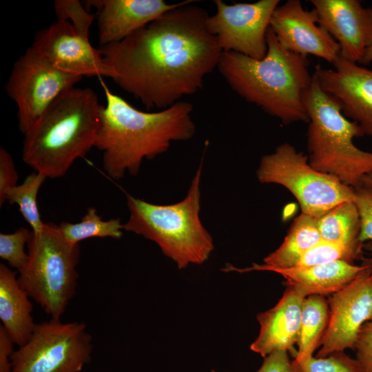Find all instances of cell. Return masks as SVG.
<instances>
[{
    "label": "cell",
    "mask_w": 372,
    "mask_h": 372,
    "mask_svg": "<svg viewBox=\"0 0 372 372\" xmlns=\"http://www.w3.org/2000/svg\"><path fill=\"white\" fill-rule=\"evenodd\" d=\"M186 0L121 41L99 46L111 78L147 109L167 108L196 94L223 50L207 26L208 12Z\"/></svg>",
    "instance_id": "1"
},
{
    "label": "cell",
    "mask_w": 372,
    "mask_h": 372,
    "mask_svg": "<svg viewBox=\"0 0 372 372\" xmlns=\"http://www.w3.org/2000/svg\"><path fill=\"white\" fill-rule=\"evenodd\" d=\"M106 105L100 110L94 147L103 152V165L115 180L138 174L144 159L166 152L172 142L193 137V105L180 101L155 112L138 110L112 93L103 82Z\"/></svg>",
    "instance_id": "2"
},
{
    "label": "cell",
    "mask_w": 372,
    "mask_h": 372,
    "mask_svg": "<svg viewBox=\"0 0 372 372\" xmlns=\"http://www.w3.org/2000/svg\"><path fill=\"white\" fill-rule=\"evenodd\" d=\"M267 43L264 58L223 52L217 68L237 94L284 124L308 123L304 98L313 76L307 58L285 49L269 28Z\"/></svg>",
    "instance_id": "3"
},
{
    "label": "cell",
    "mask_w": 372,
    "mask_h": 372,
    "mask_svg": "<svg viewBox=\"0 0 372 372\" xmlns=\"http://www.w3.org/2000/svg\"><path fill=\"white\" fill-rule=\"evenodd\" d=\"M101 107L89 87H74L62 93L24 134V163L46 178L63 176L94 147Z\"/></svg>",
    "instance_id": "4"
},
{
    "label": "cell",
    "mask_w": 372,
    "mask_h": 372,
    "mask_svg": "<svg viewBox=\"0 0 372 372\" xmlns=\"http://www.w3.org/2000/svg\"><path fill=\"white\" fill-rule=\"evenodd\" d=\"M202 165L201 163L187 196L180 202L156 205L127 196L130 217L123 229L156 242L180 269L190 264H203L214 248L212 237L199 217Z\"/></svg>",
    "instance_id": "5"
},
{
    "label": "cell",
    "mask_w": 372,
    "mask_h": 372,
    "mask_svg": "<svg viewBox=\"0 0 372 372\" xmlns=\"http://www.w3.org/2000/svg\"><path fill=\"white\" fill-rule=\"evenodd\" d=\"M304 102L309 117L307 135L310 164L347 185L358 187L362 178L372 172V152L359 149L353 143L355 138L364 135L363 131L342 114L314 76Z\"/></svg>",
    "instance_id": "6"
},
{
    "label": "cell",
    "mask_w": 372,
    "mask_h": 372,
    "mask_svg": "<svg viewBox=\"0 0 372 372\" xmlns=\"http://www.w3.org/2000/svg\"><path fill=\"white\" fill-rule=\"evenodd\" d=\"M27 246L28 261L19 284L51 318L60 319L76 292L79 245L67 242L59 226L48 223L32 231Z\"/></svg>",
    "instance_id": "7"
},
{
    "label": "cell",
    "mask_w": 372,
    "mask_h": 372,
    "mask_svg": "<svg viewBox=\"0 0 372 372\" xmlns=\"http://www.w3.org/2000/svg\"><path fill=\"white\" fill-rule=\"evenodd\" d=\"M256 176L261 183L286 188L298 200L302 213L315 218L355 198L353 187L314 168L307 156L289 143L261 158Z\"/></svg>",
    "instance_id": "8"
},
{
    "label": "cell",
    "mask_w": 372,
    "mask_h": 372,
    "mask_svg": "<svg viewBox=\"0 0 372 372\" xmlns=\"http://www.w3.org/2000/svg\"><path fill=\"white\" fill-rule=\"evenodd\" d=\"M92 349L85 324L51 318L36 324L28 341L14 351L12 372H80Z\"/></svg>",
    "instance_id": "9"
},
{
    "label": "cell",
    "mask_w": 372,
    "mask_h": 372,
    "mask_svg": "<svg viewBox=\"0 0 372 372\" xmlns=\"http://www.w3.org/2000/svg\"><path fill=\"white\" fill-rule=\"evenodd\" d=\"M81 79L57 70L29 47L14 63L6 85L8 96L17 106L19 131L27 133L49 106Z\"/></svg>",
    "instance_id": "10"
},
{
    "label": "cell",
    "mask_w": 372,
    "mask_h": 372,
    "mask_svg": "<svg viewBox=\"0 0 372 372\" xmlns=\"http://www.w3.org/2000/svg\"><path fill=\"white\" fill-rule=\"evenodd\" d=\"M216 13L209 16L207 26L223 52H234L261 59L267 51V33L279 0L227 4L214 0Z\"/></svg>",
    "instance_id": "11"
},
{
    "label": "cell",
    "mask_w": 372,
    "mask_h": 372,
    "mask_svg": "<svg viewBox=\"0 0 372 372\" xmlns=\"http://www.w3.org/2000/svg\"><path fill=\"white\" fill-rule=\"evenodd\" d=\"M366 267L349 284L331 294L329 321L316 355L324 358L355 347L358 334L372 316V267Z\"/></svg>",
    "instance_id": "12"
},
{
    "label": "cell",
    "mask_w": 372,
    "mask_h": 372,
    "mask_svg": "<svg viewBox=\"0 0 372 372\" xmlns=\"http://www.w3.org/2000/svg\"><path fill=\"white\" fill-rule=\"evenodd\" d=\"M31 47L50 65L79 76L112 77L99 49L78 34L72 23L59 21L36 32Z\"/></svg>",
    "instance_id": "13"
},
{
    "label": "cell",
    "mask_w": 372,
    "mask_h": 372,
    "mask_svg": "<svg viewBox=\"0 0 372 372\" xmlns=\"http://www.w3.org/2000/svg\"><path fill=\"white\" fill-rule=\"evenodd\" d=\"M269 28L286 50L307 57L315 56L334 64L340 57V47L318 23L314 8L307 10L300 0L278 5L270 20Z\"/></svg>",
    "instance_id": "14"
},
{
    "label": "cell",
    "mask_w": 372,
    "mask_h": 372,
    "mask_svg": "<svg viewBox=\"0 0 372 372\" xmlns=\"http://www.w3.org/2000/svg\"><path fill=\"white\" fill-rule=\"evenodd\" d=\"M333 66L330 69L317 65L313 75L342 114L364 134L372 136V70L341 56Z\"/></svg>",
    "instance_id": "15"
},
{
    "label": "cell",
    "mask_w": 372,
    "mask_h": 372,
    "mask_svg": "<svg viewBox=\"0 0 372 372\" xmlns=\"http://www.w3.org/2000/svg\"><path fill=\"white\" fill-rule=\"evenodd\" d=\"M319 24L340 47V56L360 63L372 46V7L359 0H311Z\"/></svg>",
    "instance_id": "16"
},
{
    "label": "cell",
    "mask_w": 372,
    "mask_h": 372,
    "mask_svg": "<svg viewBox=\"0 0 372 372\" xmlns=\"http://www.w3.org/2000/svg\"><path fill=\"white\" fill-rule=\"evenodd\" d=\"M186 1L168 3L164 0H89L97 10L100 45L118 42Z\"/></svg>",
    "instance_id": "17"
},
{
    "label": "cell",
    "mask_w": 372,
    "mask_h": 372,
    "mask_svg": "<svg viewBox=\"0 0 372 372\" xmlns=\"http://www.w3.org/2000/svg\"><path fill=\"white\" fill-rule=\"evenodd\" d=\"M305 298L298 289L287 286L274 307L257 315L260 332L250 349L263 358L276 351H291L295 358Z\"/></svg>",
    "instance_id": "18"
},
{
    "label": "cell",
    "mask_w": 372,
    "mask_h": 372,
    "mask_svg": "<svg viewBox=\"0 0 372 372\" xmlns=\"http://www.w3.org/2000/svg\"><path fill=\"white\" fill-rule=\"evenodd\" d=\"M337 260L307 267L267 268L282 276L287 286L300 290L306 297L333 294L352 281L365 267Z\"/></svg>",
    "instance_id": "19"
},
{
    "label": "cell",
    "mask_w": 372,
    "mask_h": 372,
    "mask_svg": "<svg viewBox=\"0 0 372 372\" xmlns=\"http://www.w3.org/2000/svg\"><path fill=\"white\" fill-rule=\"evenodd\" d=\"M21 287L17 271L0 264V320L14 344L21 347L30 338L36 324L32 304Z\"/></svg>",
    "instance_id": "20"
},
{
    "label": "cell",
    "mask_w": 372,
    "mask_h": 372,
    "mask_svg": "<svg viewBox=\"0 0 372 372\" xmlns=\"http://www.w3.org/2000/svg\"><path fill=\"white\" fill-rule=\"evenodd\" d=\"M321 241L316 218L301 213L292 223L282 244L264 258L263 264L253 263L251 267L242 269L228 265L223 270L242 273L267 268L292 267L308 250Z\"/></svg>",
    "instance_id": "21"
},
{
    "label": "cell",
    "mask_w": 372,
    "mask_h": 372,
    "mask_svg": "<svg viewBox=\"0 0 372 372\" xmlns=\"http://www.w3.org/2000/svg\"><path fill=\"white\" fill-rule=\"evenodd\" d=\"M329 321V304L323 296L304 298L301 313L298 349L293 362L300 364L313 356L320 347Z\"/></svg>",
    "instance_id": "22"
},
{
    "label": "cell",
    "mask_w": 372,
    "mask_h": 372,
    "mask_svg": "<svg viewBox=\"0 0 372 372\" xmlns=\"http://www.w3.org/2000/svg\"><path fill=\"white\" fill-rule=\"evenodd\" d=\"M322 240L349 245H363L359 240L360 218L353 201L335 206L316 218Z\"/></svg>",
    "instance_id": "23"
},
{
    "label": "cell",
    "mask_w": 372,
    "mask_h": 372,
    "mask_svg": "<svg viewBox=\"0 0 372 372\" xmlns=\"http://www.w3.org/2000/svg\"><path fill=\"white\" fill-rule=\"evenodd\" d=\"M58 226L65 240L74 245H79L85 239L94 237L119 239L123 236V229L120 218L103 220L93 207L87 209L80 222H62Z\"/></svg>",
    "instance_id": "24"
},
{
    "label": "cell",
    "mask_w": 372,
    "mask_h": 372,
    "mask_svg": "<svg viewBox=\"0 0 372 372\" xmlns=\"http://www.w3.org/2000/svg\"><path fill=\"white\" fill-rule=\"evenodd\" d=\"M47 178L39 172H33L24 179L21 185L10 189L6 194L5 201L17 204L23 218L34 232L40 231L44 225L37 205V194Z\"/></svg>",
    "instance_id": "25"
},
{
    "label": "cell",
    "mask_w": 372,
    "mask_h": 372,
    "mask_svg": "<svg viewBox=\"0 0 372 372\" xmlns=\"http://www.w3.org/2000/svg\"><path fill=\"white\" fill-rule=\"evenodd\" d=\"M362 245L322 240L308 250L292 267H307L337 260L353 262L361 254Z\"/></svg>",
    "instance_id": "26"
},
{
    "label": "cell",
    "mask_w": 372,
    "mask_h": 372,
    "mask_svg": "<svg viewBox=\"0 0 372 372\" xmlns=\"http://www.w3.org/2000/svg\"><path fill=\"white\" fill-rule=\"evenodd\" d=\"M31 235L32 230L24 227H19L11 234H0V257L19 273L28 261V253L25 251V245H28Z\"/></svg>",
    "instance_id": "27"
},
{
    "label": "cell",
    "mask_w": 372,
    "mask_h": 372,
    "mask_svg": "<svg viewBox=\"0 0 372 372\" xmlns=\"http://www.w3.org/2000/svg\"><path fill=\"white\" fill-rule=\"evenodd\" d=\"M295 365L298 372H363L358 360L344 352L334 353L324 358L313 356Z\"/></svg>",
    "instance_id": "28"
},
{
    "label": "cell",
    "mask_w": 372,
    "mask_h": 372,
    "mask_svg": "<svg viewBox=\"0 0 372 372\" xmlns=\"http://www.w3.org/2000/svg\"><path fill=\"white\" fill-rule=\"evenodd\" d=\"M54 8L57 20H70L76 32L89 39V30L95 15L89 13L79 0H56Z\"/></svg>",
    "instance_id": "29"
},
{
    "label": "cell",
    "mask_w": 372,
    "mask_h": 372,
    "mask_svg": "<svg viewBox=\"0 0 372 372\" xmlns=\"http://www.w3.org/2000/svg\"><path fill=\"white\" fill-rule=\"evenodd\" d=\"M354 203L358 209L360 218L361 243L372 242V187L359 185L355 187Z\"/></svg>",
    "instance_id": "30"
},
{
    "label": "cell",
    "mask_w": 372,
    "mask_h": 372,
    "mask_svg": "<svg viewBox=\"0 0 372 372\" xmlns=\"http://www.w3.org/2000/svg\"><path fill=\"white\" fill-rule=\"evenodd\" d=\"M354 348L355 359L363 372H372V322H367L362 327Z\"/></svg>",
    "instance_id": "31"
},
{
    "label": "cell",
    "mask_w": 372,
    "mask_h": 372,
    "mask_svg": "<svg viewBox=\"0 0 372 372\" xmlns=\"http://www.w3.org/2000/svg\"><path fill=\"white\" fill-rule=\"evenodd\" d=\"M18 174L10 154L3 147L0 148V206L6 202V192L17 185Z\"/></svg>",
    "instance_id": "32"
},
{
    "label": "cell",
    "mask_w": 372,
    "mask_h": 372,
    "mask_svg": "<svg viewBox=\"0 0 372 372\" xmlns=\"http://www.w3.org/2000/svg\"><path fill=\"white\" fill-rule=\"evenodd\" d=\"M256 372H298V369L290 361L287 351H276L264 358Z\"/></svg>",
    "instance_id": "33"
},
{
    "label": "cell",
    "mask_w": 372,
    "mask_h": 372,
    "mask_svg": "<svg viewBox=\"0 0 372 372\" xmlns=\"http://www.w3.org/2000/svg\"><path fill=\"white\" fill-rule=\"evenodd\" d=\"M13 344L14 343L8 332L0 325V372H12Z\"/></svg>",
    "instance_id": "34"
},
{
    "label": "cell",
    "mask_w": 372,
    "mask_h": 372,
    "mask_svg": "<svg viewBox=\"0 0 372 372\" xmlns=\"http://www.w3.org/2000/svg\"><path fill=\"white\" fill-rule=\"evenodd\" d=\"M372 61V46L365 52L360 64L367 65Z\"/></svg>",
    "instance_id": "35"
},
{
    "label": "cell",
    "mask_w": 372,
    "mask_h": 372,
    "mask_svg": "<svg viewBox=\"0 0 372 372\" xmlns=\"http://www.w3.org/2000/svg\"><path fill=\"white\" fill-rule=\"evenodd\" d=\"M360 185L372 187V172L364 175L362 178Z\"/></svg>",
    "instance_id": "36"
},
{
    "label": "cell",
    "mask_w": 372,
    "mask_h": 372,
    "mask_svg": "<svg viewBox=\"0 0 372 372\" xmlns=\"http://www.w3.org/2000/svg\"><path fill=\"white\" fill-rule=\"evenodd\" d=\"M366 249L368 251V258L366 259L365 262L370 265L372 267V242L369 244Z\"/></svg>",
    "instance_id": "37"
},
{
    "label": "cell",
    "mask_w": 372,
    "mask_h": 372,
    "mask_svg": "<svg viewBox=\"0 0 372 372\" xmlns=\"http://www.w3.org/2000/svg\"><path fill=\"white\" fill-rule=\"evenodd\" d=\"M211 372H216L215 370H211Z\"/></svg>",
    "instance_id": "38"
},
{
    "label": "cell",
    "mask_w": 372,
    "mask_h": 372,
    "mask_svg": "<svg viewBox=\"0 0 372 372\" xmlns=\"http://www.w3.org/2000/svg\"><path fill=\"white\" fill-rule=\"evenodd\" d=\"M370 321L372 322V316H371V320H370Z\"/></svg>",
    "instance_id": "39"
}]
</instances>
